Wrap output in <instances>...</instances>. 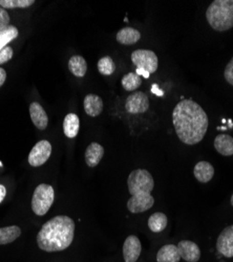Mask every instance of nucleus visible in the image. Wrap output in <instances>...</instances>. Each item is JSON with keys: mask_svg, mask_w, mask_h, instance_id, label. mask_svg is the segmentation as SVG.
Instances as JSON below:
<instances>
[{"mask_svg": "<svg viewBox=\"0 0 233 262\" xmlns=\"http://www.w3.org/2000/svg\"><path fill=\"white\" fill-rule=\"evenodd\" d=\"M173 122L178 138L186 145L200 143L209 124L208 116L201 105L190 99H184L176 105Z\"/></svg>", "mask_w": 233, "mask_h": 262, "instance_id": "f257e3e1", "label": "nucleus"}, {"mask_svg": "<svg viewBox=\"0 0 233 262\" xmlns=\"http://www.w3.org/2000/svg\"><path fill=\"white\" fill-rule=\"evenodd\" d=\"M74 235V221L69 216L59 215L42 226L37 235V244L42 251L60 252L72 245Z\"/></svg>", "mask_w": 233, "mask_h": 262, "instance_id": "f03ea898", "label": "nucleus"}, {"mask_svg": "<svg viewBox=\"0 0 233 262\" xmlns=\"http://www.w3.org/2000/svg\"><path fill=\"white\" fill-rule=\"evenodd\" d=\"M129 191L132 198L127 202V209L132 213H142L153 208L155 199L152 191L155 187V181L150 171L145 169H136L131 172L129 180Z\"/></svg>", "mask_w": 233, "mask_h": 262, "instance_id": "7ed1b4c3", "label": "nucleus"}, {"mask_svg": "<svg viewBox=\"0 0 233 262\" xmlns=\"http://www.w3.org/2000/svg\"><path fill=\"white\" fill-rule=\"evenodd\" d=\"M206 19L211 29L226 32L233 28V0H215L206 11Z\"/></svg>", "mask_w": 233, "mask_h": 262, "instance_id": "20e7f679", "label": "nucleus"}, {"mask_svg": "<svg viewBox=\"0 0 233 262\" xmlns=\"http://www.w3.org/2000/svg\"><path fill=\"white\" fill-rule=\"evenodd\" d=\"M55 199V192L52 186L47 184L39 185L33 194L32 210L38 216L46 215L52 207Z\"/></svg>", "mask_w": 233, "mask_h": 262, "instance_id": "39448f33", "label": "nucleus"}, {"mask_svg": "<svg viewBox=\"0 0 233 262\" xmlns=\"http://www.w3.org/2000/svg\"><path fill=\"white\" fill-rule=\"evenodd\" d=\"M132 61L137 69L143 70L148 74H154L158 70L159 59L157 55L150 50H137L132 54Z\"/></svg>", "mask_w": 233, "mask_h": 262, "instance_id": "423d86ee", "label": "nucleus"}, {"mask_svg": "<svg viewBox=\"0 0 233 262\" xmlns=\"http://www.w3.org/2000/svg\"><path fill=\"white\" fill-rule=\"evenodd\" d=\"M52 154V145L49 141L38 142L29 155V164L33 167H40L48 162Z\"/></svg>", "mask_w": 233, "mask_h": 262, "instance_id": "0eeeda50", "label": "nucleus"}, {"mask_svg": "<svg viewBox=\"0 0 233 262\" xmlns=\"http://www.w3.org/2000/svg\"><path fill=\"white\" fill-rule=\"evenodd\" d=\"M150 108V99L145 93L135 92L127 97L125 102L126 112L131 115L144 114Z\"/></svg>", "mask_w": 233, "mask_h": 262, "instance_id": "6e6552de", "label": "nucleus"}, {"mask_svg": "<svg viewBox=\"0 0 233 262\" xmlns=\"http://www.w3.org/2000/svg\"><path fill=\"white\" fill-rule=\"evenodd\" d=\"M218 252L226 258L233 257V225L225 228L217 242Z\"/></svg>", "mask_w": 233, "mask_h": 262, "instance_id": "1a4fd4ad", "label": "nucleus"}, {"mask_svg": "<svg viewBox=\"0 0 233 262\" xmlns=\"http://www.w3.org/2000/svg\"><path fill=\"white\" fill-rule=\"evenodd\" d=\"M142 246L137 236L131 235L125 239L123 245V257L125 262H136L141 255Z\"/></svg>", "mask_w": 233, "mask_h": 262, "instance_id": "9d476101", "label": "nucleus"}, {"mask_svg": "<svg viewBox=\"0 0 233 262\" xmlns=\"http://www.w3.org/2000/svg\"><path fill=\"white\" fill-rule=\"evenodd\" d=\"M181 258L187 262H198L201 258V250L197 244L190 240H182L177 246Z\"/></svg>", "mask_w": 233, "mask_h": 262, "instance_id": "9b49d317", "label": "nucleus"}, {"mask_svg": "<svg viewBox=\"0 0 233 262\" xmlns=\"http://www.w3.org/2000/svg\"><path fill=\"white\" fill-rule=\"evenodd\" d=\"M30 116L33 124L38 128L44 130L48 127L49 124V118L44 109L39 103L34 102L30 105Z\"/></svg>", "mask_w": 233, "mask_h": 262, "instance_id": "f8f14e48", "label": "nucleus"}, {"mask_svg": "<svg viewBox=\"0 0 233 262\" xmlns=\"http://www.w3.org/2000/svg\"><path fill=\"white\" fill-rule=\"evenodd\" d=\"M194 174L200 183L206 184L213 180L215 176V168L208 162H199L195 166Z\"/></svg>", "mask_w": 233, "mask_h": 262, "instance_id": "ddd939ff", "label": "nucleus"}, {"mask_svg": "<svg viewBox=\"0 0 233 262\" xmlns=\"http://www.w3.org/2000/svg\"><path fill=\"white\" fill-rule=\"evenodd\" d=\"M84 111L90 117H98L103 111V101L97 95H88L83 102Z\"/></svg>", "mask_w": 233, "mask_h": 262, "instance_id": "4468645a", "label": "nucleus"}, {"mask_svg": "<svg viewBox=\"0 0 233 262\" xmlns=\"http://www.w3.org/2000/svg\"><path fill=\"white\" fill-rule=\"evenodd\" d=\"M116 38L122 46H133L141 39V33L134 28H123L117 33Z\"/></svg>", "mask_w": 233, "mask_h": 262, "instance_id": "2eb2a0df", "label": "nucleus"}, {"mask_svg": "<svg viewBox=\"0 0 233 262\" xmlns=\"http://www.w3.org/2000/svg\"><path fill=\"white\" fill-rule=\"evenodd\" d=\"M104 156V148L98 143H92L86 151V162L89 167H96Z\"/></svg>", "mask_w": 233, "mask_h": 262, "instance_id": "dca6fc26", "label": "nucleus"}, {"mask_svg": "<svg viewBox=\"0 0 233 262\" xmlns=\"http://www.w3.org/2000/svg\"><path fill=\"white\" fill-rule=\"evenodd\" d=\"M215 148L224 157L233 156V138L229 135H219L215 140Z\"/></svg>", "mask_w": 233, "mask_h": 262, "instance_id": "f3484780", "label": "nucleus"}, {"mask_svg": "<svg viewBox=\"0 0 233 262\" xmlns=\"http://www.w3.org/2000/svg\"><path fill=\"white\" fill-rule=\"evenodd\" d=\"M80 129V120L77 115L69 114L63 121V133L67 138L74 139L77 137Z\"/></svg>", "mask_w": 233, "mask_h": 262, "instance_id": "a211bd4d", "label": "nucleus"}, {"mask_svg": "<svg viewBox=\"0 0 233 262\" xmlns=\"http://www.w3.org/2000/svg\"><path fill=\"white\" fill-rule=\"evenodd\" d=\"M181 256L179 254L178 248L175 245H167L162 247L158 254V262H180Z\"/></svg>", "mask_w": 233, "mask_h": 262, "instance_id": "6ab92c4d", "label": "nucleus"}, {"mask_svg": "<svg viewBox=\"0 0 233 262\" xmlns=\"http://www.w3.org/2000/svg\"><path fill=\"white\" fill-rule=\"evenodd\" d=\"M69 69L75 77L83 78L88 72V63L82 56H73L69 61Z\"/></svg>", "mask_w": 233, "mask_h": 262, "instance_id": "aec40b11", "label": "nucleus"}, {"mask_svg": "<svg viewBox=\"0 0 233 262\" xmlns=\"http://www.w3.org/2000/svg\"><path fill=\"white\" fill-rule=\"evenodd\" d=\"M167 216L164 213H154L148 220V228L154 233H160L167 227Z\"/></svg>", "mask_w": 233, "mask_h": 262, "instance_id": "412c9836", "label": "nucleus"}, {"mask_svg": "<svg viewBox=\"0 0 233 262\" xmlns=\"http://www.w3.org/2000/svg\"><path fill=\"white\" fill-rule=\"evenodd\" d=\"M21 235V229L17 226L0 228V246L11 244Z\"/></svg>", "mask_w": 233, "mask_h": 262, "instance_id": "4be33fe9", "label": "nucleus"}, {"mask_svg": "<svg viewBox=\"0 0 233 262\" xmlns=\"http://www.w3.org/2000/svg\"><path fill=\"white\" fill-rule=\"evenodd\" d=\"M142 84V79L136 73H129L122 78V86L127 92H134L138 90Z\"/></svg>", "mask_w": 233, "mask_h": 262, "instance_id": "5701e85b", "label": "nucleus"}, {"mask_svg": "<svg viewBox=\"0 0 233 262\" xmlns=\"http://www.w3.org/2000/svg\"><path fill=\"white\" fill-rule=\"evenodd\" d=\"M98 71L103 76L113 75L116 71V64H115L114 60L109 56H105V57L101 58L98 61Z\"/></svg>", "mask_w": 233, "mask_h": 262, "instance_id": "b1692460", "label": "nucleus"}, {"mask_svg": "<svg viewBox=\"0 0 233 262\" xmlns=\"http://www.w3.org/2000/svg\"><path fill=\"white\" fill-rule=\"evenodd\" d=\"M18 37L17 28L10 26L7 30L0 32V51L8 47L10 42L15 40Z\"/></svg>", "mask_w": 233, "mask_h": 262, "instance_id": "393cba45", "label": "nucleus"}, {"mask_svg": "<svg viewBox=\"0 0 233 262\" xmlns=\"http://www.w3.org/2000/svg\"><path fill=\"white\" fill-rule=\"evenodd\" d=\"M35 4L34 0H0V7L6 9H26Z\"/></svg>", "mask_w": 233, "mask_h": 262, "instance_id": "a878e982", "label": "nucleus"}, {"mask_svg": "<svg viewBox=\"0 0 233 262\" xmlns=\"http://www.w3.org/2000/svg\"><path fill=\"white\" fill-rule=\"evenodd\" d=\"M10 16L4 8L0 7V32L7 30L10 26Z\"/></svg>", "mask_w": 233, "mask_h": 262, "instance_id": "bb28decb", "label": "nucleus"}, {"mask_svg": "<svg viewBox=\"0 0 233 262\" xmlns=\"http://www.w3.org/2000/svg\"><path fill=\"white\" fill-rule=\"evenodd\" d=\"M13 55L14 52L11 47H6L5 49L0 51V65L10 61L13 58Z\"/></svg>", "mask_w": 233, "mask_h": 262, "instance_id": "cd10ccee", "label": "nucleus"}, {"mask_svg": "<svg viewBox=\"0 0 233 262\" xmlns=\"http://www.w3.org/2000/svg\"><path fill=\"white\" fill-rule=\"evenodd\" d=\"M224 76L226 81L233 86V57L231 58V60L229 61V63L227 64V67L225 69L224 72Z\"/></svg>", "mask_w": 233, "mask_h": 262, "instance_id": "c85d7f7f", "label": "nucleus"}, {"mask_svg": "<svg viewBox=\"0 0 233 262\" xmlns=\"http://www.w3.org/2000/svg\"><path fill=\"white\" fill-rule=\"evenodd\" d=\"M6 79H7V73L4 69L0 68V87L4 85V83L6 82Z\"/></svg>", "mask_w": 233, "mask_h": 262, "instance_id": "c756f323", "label": "nucleus"}, {"mask_svg": "<svg viewBox=\"0 0 233 262\" xmlns=\"http://www.w3.org/2000/svg\"><path fill=\"white\" fill-rule=\"evenodd\" d=\"M6 195H7V189H6V187L3 186V185H0V204H2V203L4 202V200H5V198H6Z\"/></svg>", "mask_w": 233, "mask_h": 262, "instance_id": "7c9ffc66", "label": "nucleus"}, {"mask_svg": "<svg viewBox=\"0 0 233 262\" xmlns=\"http://www.w3.org/2000/svg\"><path fill=\"white\" fill-rule=\"evenodd\" d=\"M136 74L138 75V76H143L145 79H148L150 78V76H151V74H148L147 72H145V71H143V70H140V69H137V72H136Z\"/></svg>", "mask_w": 233, "mask_h": 262, "instance_id": "2f4dec72", "label": "nucleus"}, {"mask_svg": "<svg viewBox=\"0 0 233 262\" xmlns=\"http://www.w3.org/2000/svg\"><path fill=\"white\" fill-rule=\"evenodd\" d=\"M152 92L154 93V94H156V95H158V96H163L164 95V93L161 91V90H159L158 89V86L156 85V84H154V86H153V90H152Z\"/></svg>", "mask_w": 233, "mask_h": 262, "instance_id": "473e14b6", "label": "nucleus"}, {"mask_svg": "<svg viewBox=\"0 0 233 262\" xmlns=\"http://www.w3.org/2000/svg\"><path fill=\"white\" fill-rule=\"evenodd\" d=\"M231 206L233 207V194H232V196H231Z\"/></svg>", "mask_w": 233, "mask_h": 262, "instance_id": "72a5a7b5", "label": "nucleus"}, {"mask_svg": "<svg viewBox=\"0 0 233 262\" xmlns=\"http://www.w3.org/2000/svg\"><path fill=\"white\" fill-rule=\"evenodd\" d=\"M2 166H3V164H2V163H0V167H2Z\"/></svg>", "mask_w": 233, "mask_h": 262, "instance_id": "f704fd0d", "label": "nucleus"}]
</instances>
